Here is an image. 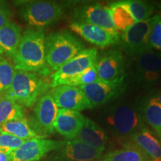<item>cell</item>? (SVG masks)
Wrapping results in <instances>:
<instances>
[{"label":"cell","mask_w":161,"mask_h":161,"mask_svg":"<svg viewBox=\"0 0 161 161\" xmlns=\"http://www.w3.org/2000/svg\"><path fill=\"white\" fill-rule=\"evenodd\" d=\"M46 36L43 29H27L22 34L17 53L13 59L15 69L49 74L46 62Z\"/></svg>","instance_id":"cell-1"},{"label":"cell","mask_w":161,"mask_h":161,"mask_svg":"<svg viewBox=\"0 0 161 161\" xmlns=\"http://www.w3.org/2000/svg\"><path fill=\"white\" fill-rule=\"evenodd\" d=\"M44 76L38 72L15 69L11 87L2 94L8 96L24 108H31L51 87Z\"/></svg>","instance_id":"cell-2"},{"label":"cell","mask_w":161,"mask_h":161,"mask_svg":"<svg viewBox=\"0 0 161 161\" xmlns=\"http://www.w3.org/2000/svg\"><path fill=\"white\" fill-rule=\"evenodd\" d=\"M46 62L55 72L84 49L83 43L67 31L52 32L46 37Z\"/></svg>","instance_id":"cell-3"},{"label":"cell","mask_w":161,"mask_h":161,"mask_svg":"<svg viewBox=\"0 0 161 161\" xmlns=\"http://www.w3.org/2000/svg\"><path fill=\"white\" fill-rule=\"evenodd\" d=\"M19 14L32 29H43L59 20L64 8L55 2H29L20 7Z\"/></svg>","instance_id":"cell-4"},{"label":"cell","mask_w":161,"mask_h":161,"mask_svg":"<svg viewBox=\"0 0 161 161\" xmlns=\"http://www.w3.org/2000/svg\"><path fill=\"white\" fill-rule=\"evenodd\" d=\"M160 19V15L153 16L144 21L136 22L122 32L120 40L127 53L136 56L152 49L149 43L151 34Z\"/></svg>","instance_id":"cell-5"},{"label":"cell","mask_w":161,"mask_h":161,"mask_svg":"<svg viewBox=\"0 0 161 161\" xmlns=\"http://www.w3.org/2000/svg\"><path fill=\"white\" fill-rule=\"evenodd\" d=\"M107 122L121 136H131L144 128V118L140 108L133 104H120L110 110Z\"/></svg>","instance_id":"cell-6"},{"label":"cell","mask_w":161,"mask_h":161,"mask_svg":"<svg viewBox=\"0 0 161 161\" xmlns=\"http://www.w3.org/2000/svg\"><path fill=\"white\" fill-rule=\"evenodd\" d=\"M98 52L96 48L84 49L50 76L52 88L63 85L65 82L81 74L96 63Z\"/></svg>","instance_id":"cell-7"},{"label":"cell","mask_w":161,"mask_h":161,"mask_svg":"<svg viewBox=\"0 0 161 161\" xmlns=\"http://www.w3.org/2000/svg\"><path fill=\"white\" fill-rule=\"evenodd\" d=\"M58 111V108L50 92H46L38 99L34 108L33 115L29 122L32 129L40 137L55 132L54 123Z\"/></svg>","instance_id":"cell-8"},{"label":"cell","mask_w":161,"mask_h":161,"mask_svg":"<svg viewBox=\"0 0 161 161\" xmlns=\"http://www.w3.org/2000/svg\"><path fill=\"white\" fill-rule=\"evenodd\" d=\"M74 19L73 22L96 25L113 35L120 37L119 31L116 29L113 22L109 5L94 3L80 6L74 11Z\"/></svg>","instance_id":"cell-9"},{"label":"cell","mask_w":161,"mask_h":161,"mask_svg":"<svg viewBox=\"0 0 161 161\" xmlns=\"http://www.w3.org/2000/svg\"><path fill=\"white\" fill-rule=\"evenodd\" d=\"M134 78L138 84L151 86L158 81L161 75V53L148 50L136 55Z\"/></svg>","instance_id":"cell-10"},{"label":"cell","mask_w":161,"mask_h":161,"mask_svg":"<svg viewBox=\"0 0 161 161\" xmlns=\"http://www.w3.org/2000/svg\"><path fill=\"white\" fill-rule=\"evenodd\" d=\"M65 141L36 137L24 141L23 144L11 153V161H37L46 154L57 151Z\"/></svg>","instance_id":"cell-11"},{"label":"cell","mask_w":161,"mask_h":161,"mask_svg":"<svg viewBox=\"0 0 161 161\" xmlns=\"http://www.w3.org/2000/svg\"><path fill=\"white\" fill-rule=\"evenodd\" d=\"M125 78L114 81H98L86 84L79 88L91 104L92 108L102 105L116 97L125 89Z\"/></svg>","instance_id":"cell-12"},{"label":"cell","mask_w":161,"mask_h":161,"mask_svg":"<svg viewBox=\"0 0 161 161\" xmlns=\"http://www.w3.org/2000/svg\"><path fill=\"white\" fill-rule=\"evenodd\" d=\"M50 94L60 109L80 112L92 108L91 104L78 86L59 85L52 88Z\"/></svg>","instance_id":"cell-13"},{"label":"cell","mask_w":161,"mask_h":161,"mask_svg":"<svg viewBox=\"0 0 161 161\" xmlns=\"http://www.w3.org/2000/svg\"><path fill=\"white\" fill-rule=\"evenodd\" d=\"M99 80L114 81L125 78L123 54L118 49L104 52L98 57L96 63Z\"/></svg>","instance_id":"cell-14"},{"label":"cell","mask_w":161,"mask_h":161,"mask_svg":"<svg viewBox=\"0 0 161 161\" xmlns=\"http://www.w3.org/2000/svg\"><path fill=\"white\" fill-rule=\"evenodd\" d=\"M57 151L55 158L57 161H96L102 155V152L84 144L76 138L65 141L63 146Z\"/></svg>","instance_id":"cell-15"},{"label":"cell","mask_w":161,"mask_h":161,"mask_svg":"<svg viewBox=\"0 0 161 161\" xmlns=\"http://www.w3.org/2000/svg\"><path fill=\"white\" fill-rule=\"evenodd\" d=\"M69 28L87 42L102 49L120 42V37H116L106 30L89 23L72 22Z\"/></svg>","instance_id":"cell-16"},{"label":"cell","mask_w":161,"mask_h":161,"mask_svg":"<svg viewBox=\"0 0 161 161\" xmlns=\"http://www.w3.org/2000/svg\"><path fill=\"white\" fill-rule=\"evenodd\" d=\"M85 119L86 117L80 112L58 108L54 129L66 140H73L81 129Z\"/></svg>","instance_id":"cell-17"},{"label":"cell","mask_w":161,"mask_h":161,"mask_svg":"<svg viewBox=\"0 0 161 161\" xmlns=\"http://www.w3.org/2000/svg\"><path fill=\"white\" fill-rule=\"evenodd\" d=\"M131 146H135L150 161H161V144L146 128H142L130 136Z\"/></svg>","instance_id":"cell-18"},{"label":"cell","mask_w":161,"mask_h":161,"mask_svg":"<svg viewBox=\"0 0 161 161\" xmlns=\"http://www.w3.org/2000/svg\"><path fill=\"white\" fill-rule=\"evenodd\" d=\"M22 28L11 21L0 28V49L8 59L13 60L19 47L22 37Z\"/></svg>","instance_id":"cell-19"},{"label":"cell","mask_w":161,"mask_h":161,"mask_svg":"<svg viewBox=\"0 0 161 161\" xmlns=\"http://www.w3.org/2000/svg\"><path fill=\"white\" fill-rule=\"evenodd\" d=\"M76 139L95 149L103 152L108 142V136L101 127L90 119L86 118L84 125Z\"/></svg>","instance_id":"cell-20"},{"label":"cell","mask_w":161,"mask_h":161,"mask_svg":"<svg viewBox=\"0 0 161 161\" xmlns=\"http://www.w3.org/2000/svg\"><path fill=\"white\" fill-rule=\"evenodd\" d=\"M2 132L11 134L24 141L32 138L40 137L37 133L32 129L29 119L23 118L21 119L13 120L5 122L1 125Z\"/></svg>","instance_id":"cell-21"},{"label":"cell","mask_w":161,"mask_h":161,"mask_svg":"<svg viewBox=\"0 0 161 161\" xmlns=\"http://www.w3.org/2000/svg\"><path fill=\"white\" fill-rule=\"evenodd\" d=\"M24 116V107L5 94H0V125L10 121L21 119Z\"/></svg>","instance_id":"cell-22"},{"label":"cell","mask_w":161,"mask_h":161,"mask_svg":"<svg viewBox=\"0 0 161 161\" xmlns=\"http://www.w3.org/2000/svg\"><path fill=\"white\" fill-rule=\"evenodd\" d=\"M109 8L113 22L119 31H125L136 23L130 11L121 2L110 4Z\"/></svg>","instance_id":"cell-23"},{"label":"cell","mask_w":161,"mask_h":161,"mask_svg":"<svg viewBox=\"0 0 161 161\" xmlns=\"http://www.w3.org/2000/svg\"><path fill=\"white\" fill-rule=\"evenodd\" d=\"M144 120L161 137V103L158 98L148 100L142 110Z\"/></svg>","instance_id":"cell-24"},{"label":"cell","mask_w":161,"mask_h":161,"mask_svg":"<svg viewBox=\"0 0 161 161\" xmlns=\"http://www.w3.org/2000/svg\"><path fill=\"white\" fill-rule=\"evenodd\" d=\"M99 161H150L135 146H126L121 149L113 151L103 157Z\"/></svg>","instance_id":"cell-25"},{"label":"cell","mask_w":161,"mask_h":161,"mask_svg":"<svg viewBox=\"0 0 161 161\" xmlns=\"http://www.w3.org/2000/svg\"><path fill=\"white\" fill-rule=\"evenodd\" d=\"M128 8L136 22L144 21L152 17L154 8L150 4L142 1L128 0L120 1Z\"/></svg>","instance_id":"cell-26"},{"label":"cell","mask_w":161,"mask_h":161,"mask_svg":"<svg viewBox=\"0 0 161 161\" xmlns=\"http://www.w3.org/2000/svg\"><path fill=\"white\" fill-rule=\"evenodd\" d=\"M14 72V66L11 60L5 58L0 60V94L10 89Z\"/></svg>","instance_id":"cell-27"},{"label":"cell","mask_w":161,"mask_h":161,"mask_svg":"<svg viewBox=\"0 0 161 161\" xmlns=\"http://www.w3.org/2000/svg\"><path fill=\"white\" fill-rule=\"evenodd\" d=\"M98 80L99 79H98V72L95 64L94 65L90 66L89 69H86V71L82 72L81 74L67 80L63 85L78 86L79 87V86L92 84L93 82L98 81Z\"/></svg>","instance_id":"cell-28"},{"label":"cell","mask_w":161,"mask_h":161,"mask_svg":"<svg viewBox=\"0 0 161 161\" xmlns=\"http://www.w3.org/2000/svg\"><path fill=\"white\" fill-rule=\"evenodd\" d=\"M24 142V140L19 139L16 136L6 134V133H0V147L1 148H7L12 151L17 149Z\"/></svg>","instance_id":"cell-29"},{"label":"cell","mask_w":161,"mask_h":161,"mask_svg":"<svg viewBox=\"0 0 161 161\" xmlns=\"http://www.w3.org/2000/svg\"><path fill=\"white\" fill-rule=\"evenodd\" d=\"M150 46L158 50H161V19L153 28L149 40Z\"/></svg>","instance_id":"cell-30"},{"label":"cell","mask_w":161,"mask_h":161,"mask_svg":"<svg viewBox=\"0 0 161 161\" xmlns=\"http://www.w3.org/2000/svg\"><path fill=\"white\" fill-rule=\"evenodd\" d=\"M12 11L6 3L0 1V28L11 22Z\"/></svg>","instance_id":"cell-31"},{"label":"cell","mask_w":161,"mask_h":161,"mask_svg":"<svg viewBox=\"0 0 161 161\" xmlns=\"http://www.w3.org/2000/svg\"><path fill=\"white\" fill-rule=\"evenodd\" d=\"M11 149L7 148H1L0 147V161H11Z\"/></svg>","instance_id":"cell-32"},{"label":"cell","mask_w":161,"mask_h":161,"mask_svg":"<svg viewBox=\"0 0 161 161\" xmlns=\"http://www.w3.org/2000/svg\"><path fill=\"white\" fill-rule=\"evenodd\" d=\"M3 56H4V55H3V52H2V51H1V49H0V60L3 59Z\"/></svg>","instance_id":"cell-33"},{"label":"cell","mask_w":161,"mask_h":161,"mask_svg":"<svg viewBox=\"0 0 161 161\" xmlns=\"http://www.w3.org/2000/svg\"><path fill=\"white\" fill-rule=\"evenodd\" d=\"M158 99L159 100V102L161 103V90H160V95H159V97L158 98Z\"/></svg>","instance_id":"cell-34"},{"label":"cell","mask_w":161,"mask_h":161,"mask_svg":"<svg viewBox=\"0 0 161 161\" xmlns=\"http://www.w3.org/2000/svg\"><path fill=\"white\" fill-rule=\"evenodd\" d=\"M0 133H2V128H1V125H0Z\"/></svg>","instance_id":"cell-35"},{"label":"cell","mask_w":161,"mask_h":161,"mask_svg":"<svg viewBox=\"0 0 161 161\" xmlns=\"http://www.w3.org/2000/svg\"><path fill=\"white\" fill-rule=\"evenodd\" d=\"M160 138H161V137H160Z\"/></svg>","instance_id":"cell-36"}]
</instances>
